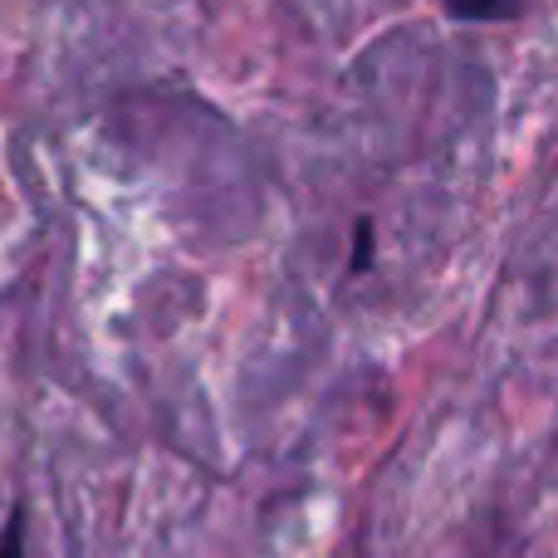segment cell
<instances>
[{
  "label": "cell",
  "instance_id": "obj_3",
  "mask_svg": "<svg viewBox=\"0 0 558 558\" xmlns=\"http://www.w3.org/2000/svg\"><path fill=\"white\" fill-rule=\"evenodd\" d=\"M0 558H25V520H20V510L10 514V524H5V539H0Z\"/></svg>",
  "mask_w": 558,
  "mask_h": 558
},
{
  "label": "cell",
  "instance_id": "obj_2",
  "mask_svg": "<svg viewBox=\"0 0 558 558\" xmlns=\"http://www.w3.org/2000/svg\"><path fill=\"white\" fill-rule=\"evenodd\" d=\"M373 251H377V241H373V221H357V235H353V275H363L367 265H373Z\"/></svg>",
  "mask_w": 558,
  "mask_h": 558
},
{
  "label": "cell",
  "instance_id": "obj_1",
  "mask_svg": "<svg viewBox=\"0 0 558 558\" xmlns=\"http://www.w3.org/2000/svg\"><path fill=\"white\" fill-rule=\"evenodd\" d=\"M441 10L465 25H500V20L524 15V0H441Z\"/></svg>",
  "mask_w": 558,
  "mask_h": 558
}]
</instances>
